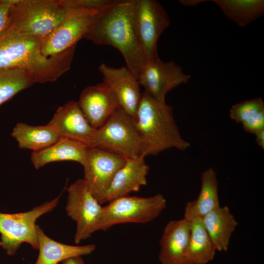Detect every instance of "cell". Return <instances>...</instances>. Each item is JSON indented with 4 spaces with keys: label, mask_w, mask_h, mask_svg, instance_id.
Wrapping results in <instances>:
<instances>
[{
    "label": "cell",
    "mask_w": 264,
    "mask_h": 264,
    "mask_svg": "<svg viewBox=\"0 0 264 264\" xmlns=\"http://www.w3.org/2000/svg\"><path fill=\"white\" fill-rule=\"evenodd\" d=\"M11 136L16 141L19 148L32 152L45 149L61 138L49 124L32 126L22 122L18 123L14 127Z\"/></svg>",
    "instance_id": "obj_22"
},
{
    "label": "cell",
    "mask_w": 264,
    "mask_h": 264,
    "mask_svg": "<svg viewBox=\"0 0 264 264\" xmlns=\"http://www.w3.org/2000/svg\"><path fill=\"white\" fill-rule=\"evenodd\" d=\"M61 137L68 138L92 147L96 130L87 120L77 102L69 101L58 108L48 123Z\"/></svg>",
    "instance_id": "obj_15"
},
{
    "label": "cell",
    "mask_w": 264,
    "mask_h": 264,
    "mask_svg": "<svg viewBox=\"0 0 264 264\" xmlns=\"http://www.w3.org/2000/svg\"><path fill=\"white\" fill-rule=\"evenodd\" d=\"M15 0H0V36L7 27L9 12Z\"/></svg>",
    "instance_id": "obj_28"
},
{
    "label": "cell",
    "mask_w": 264,
    "mask_h": 264,
    "mask_svg": "<svg viewBox=\"0 0 264 264\" xmlns=\"http://www.w3.org/2000/svg\"><path fill=\"white\" fill-rule=\"evenodd\" d=\"M99 70L103 82L113 91L120 108L135 119L142 93L137 79L126 66L115 68L103 63Z\"/></svg>",
    "instance_id": "obj_13"
},
{
    "label": "cell",
    "mask_w": 264,
    "mask_h": 264,
    "mask_svg": "<svg viewBox=\"0 0 264 264\" xmlns=\"http://www.w3.org/2000/svg\"><path fill=\"white\" fill-rule=\"evenodd\" d=\"M59 0H15L6 30L44 38L68 16Z\"/></svg>",
    "instance_id": "obj_4"
},
{
    "label": "cell",
    "mask_w": 264,
    "mask_h": 264,
    "mask_svg": "<svg viewBox=\"0 0 264 264\" xmlns=\"http://www.w3.org/2000/svg\"><path fill=\"white\" fill-rule=\"evenodd\" d=\"M224 14L240 27H244L264 13L263 0H213Z\"/></svg>",
    "instance_id": "obj_23"
},
{
    "label": "cell",
    "mask_w": 264,
    "mask_h": 264,
    "mask_svg": "<svg viewBox=\"0 0 264 264\" xmlns=\"http://www.w3.org/2000/svg\"><path fill=\"white\" fill-rule=\"evenodd\" d=\"M42 39L6 30L0 36V70H26L34 83L57 81L70 69L76 45L47 57L41 51Z\"/></svg>",
    "instance_id": "obj_1"
},
{
    "label": "cell",
    "mask_w": 264,
    "mask_h": 264,
    "mask_svg": "<svg viewBox=\"0 0 264 264\" xmlns=\"http://www.w3.org/2000/svg\"><path fill=\"white\" fill-rule=\"evenodd\" d=\"M188 257L191 264H207L214 259L216 249L205 228L202 219L191 221Z\"/></svg>",
    "instance_id": "obj_24"
},
{
    "label": "cell",
    "mask_w": 264,
    "mask_h": 264,
    "mask_svg": "<svg viewBox=\"0 0 264 264\" xmlns=\"http://www.w3.org/2000/svg\"><path fill=\"white\" fill-rule=\"evenodd\" d=\"M134 120L139 138V156L156 155L173 148L184 151L190 146L180 133L173 108L145 91Z\"/></svg>",
    "instance_id": "obj_3"
},
{
    "label": "cell",
    "mask_w": 264,
    "mask_h": 264,
    "mask_svg": "<svg viewBox=\"0 0 264 264\" xmlns=\"http://www.w3.org/2000/svg\"><path fill=\"white\" fill-rule=\"evenodd\" d=\"M77 103L88 121L96 130L120 108L115 94L104 82L84 88Z\"/></svg>",
    "instance_id": "obj_14"
},
{
    "label": "cell",
    "mask_w": 264,
    "mask_h": 264,
    "mask_svg": "<svg viewBox=\"0 0 264 264\" xmlns=\"http://www.w3.org/2000/svg\"><path fill=\"white\" fill-rule=\"evenodd\" d=\"M84 38L118 49L138 80L146 60L133 27L132 0H117L93 15Z\"/></svg>",
    "instance_id": "obj_2"
},
{
    "label": "cell",
    "mask_w": 264,
    "mask_h": 264,
    "mask_svg": "<svg viewBox=\"0 0 264 264\" xmlns=\"http://www.w3.org/2000/svg\"><path fill=\"white\" fill-rule=\"evenodd\" d=\"M191 76L173 61L164 62L159 56L146 62L138 81L145 91L155 99L165 102V96L171 90L183 83H187Z\"/></svg>",
    "instance_id": "obj_11"
},
{
    "label": "cell",
    "mask_w": 264,
    "mask_h": 264,
    "mask_svg": "<svg viewBox=\"0 0 264 264\" xmlns=\"http://www.w3.org/2000/svg\"><path fill=\"white\" fill-rule=\"evenodd\" d=\"M34 84L26 70L18 68L0 70V106Z\"/></svg>",
    "instance_id": "obj_26"
},
{
    "label": "cell",
    "mask_w": 264,
    "mask_h": 264,
    "mask_svg": "<svg viewBox=\"0 0 264 264\" xmlns=\"http://www.w3.org/2000/svg\"><path fill=\"white\" fill-rule=\"evenodd\" d=\"M144 158L138 156L127 159L115 174L101 204L137 192L142 186L146 185L149 167Z\"/></svg>",
    "instance_id": "obj_17"
},
{
    "label": "cell",
    "mask_w": 264,
    "mask_h": 264,
    "mask_svg": "<svg viewBox=\"0 0 264 264\" xmlns=\"http://www.w3.org/2000/svg\"><path fill=\"white\" fill-rule=\"evenodd\" d=\"M62 264H85V263L81 257H75L63 261Z\"/></svg>",
    "instance_id": "obj_30"
},
{
    "label": "cell",
    "mask_w": 264,
    "mask_h": 264,
    "mask_svg": "<svg viewBox=\"0 0 264 264\" xmlns=\"http://www.w3.org/2000/svg\"><path fill=\"white\" fill-rule=\"evenodd\" d=\"M66 210L76 223L74 241L78 244L99 230L104 206L88 190L83 179H78L67 189Z\"/></svg>",
    "instance_id": "obj_9"
},
{
    "label": "cell",
    "mask_w": 264,
    "mask_h": 264,
    "mask_svg": "<svg viewBox=\"0 0 264 264\" xmlns=\"http://www.w3.org/2000/svg\"></svg>",
    "instance_id": "obj_32"
},
{
    "label": "cell",
    "mask_w": 264,
    "mask_h": 264,
    "mask_svg": "<svg viewBox=\"0 0 264 264\" xmlns=\"http://www.w3.org/2000/svg\"><path fill=\"white\" fill-rule=\"evenodd\" d=\"M92 147L127 159L138 156L139 138L134 119L121 108H118L97 129Z\"/></svg>",
    "instance_id": "obj_7"
},
{
    "label": "cell",
    "mask_w": 264,
    "mask_h": 264,
    "mask_svg": "<svg viewBox=\"0 0 264 264\" xmlns=\"http://www.w3.org/2000/svg\"><path fill=\"white\" fill-rule=\"evenodd\" d=\"M61 195L27 212L0 213V246L7 255H15L23 243H27L33 249H38L36 221L56 207Z\"/></svg>",
    "instance_id": "obj_5"
},
{
    "label": "cell",
    "mask_w": 264,
    "mask_h": 264,
    "mask_svg": "<svg viewBox=\"0 0 264 264\" xmlns=\"http://www.w3.org/2000/svg\"><path fill=\"white\" fill-rule=\"evenodd\" d=\"M206 0H180L179 2L185 6H196L202 2Z\"/></svg>",
    "instance_id": "obj_31"
},
{
    "label": "cell",
    "mask_w": 264,
    "mask_h": 264,
    "mask_svg": "<svg viewBox=\"0 0 264 264\" xmlns=\"http://www.w3.org/2000/svg\"><path fill=\"white\" fill-rule=\"evenodd\" d=\"M134 31L146 62L158 56L157 43L170 21L163 6L155 0H132Z\"/></svg>",
    "instance_id": "obj_8"
},
{
    "label": "cell",
    "mask_w": 264,
    "mask_h": 264,
    "mask_svg": "<svg viewBox=\"0 0 264 264\" xmlns=\"http://www.w3.org/2000/svg\"><path fill=\"white\" fill-rule=\"evenodd\" d=\"M166 206L164 196L150 197L126 196L110 201L104 206L99 230L106 231L122 223H148L158 217Z\"/></svg>",
    "instance_id": "obj_6"
},
{
    "label": "cell",
    "mask_w": 264,
    "mask_h": 264,
    "mask_svg": "<svg viewBox=\"0 0 264 264\" xmlns=\"http://www.w3.org/2000/svg\"><path fill=\"white\" fill-rule=\"evenodd\" d=\"M256 142L263 149H264V129L258 131L255 134Z\"/></svg>",
    "instance_id": "obj_29"
},
{
    "label": "cell",
    "mask_w": 264,
    "mask_h": 264,
    "mask_svg": "<svg viewBox=\"0 0 264 264\" xmlns=\"http://www.w3.org/2000/svg\"><path fill=\"white\" fill-rule=\"evenodd\" d=\"M127 158L95 147H89L84 164L83 180L89 191L100 204L117 171Z\"/></svg>",
    "instance_id": "obj_10"
},
{
    "label": "cell",
    "mask_w": 264,
    "mask_h": 264,
    "mask_svg": "<svg viewBox=\"0 0 264 264\" xmlns=\"http://www.w3.org/2000/svg\"><path fill=\"white\" fill-rule=\"evenodd\" d=\"M117 0H59L67 8L81 9L99 12L116 2Z\"/></svg>",
    "instance_id": "obj_27"
},
{
    "label": "cell",
    "mask_w": 264,
    "mask_h": 264,
    "mask_svg": "<svg viewBox=\"0 0 264 264\" xmlns=\"http://www.w3.org/2000/svg\"><path fill=\"white\" fill-rule=\"evenodd\" d=\"M205 228L218 251L228 249L230 239L238 222L227 206H219L202 218Z\"/></svg>",
    "instance_id": "obj_21"
},
{
    "label": "cell",
    "mask_w": 264,
    "mask_h": 264,
    "mask_svg": "<svg viewBox=\"0 0 264 264\" xmlns=\"http://www.w3.org/2000/svg\"><path fill=\"white\" fill-rule=\"evenodd\" d=\"M89 147L80 142L61 137L42 150L32 152L31 161L36 169L54 162L72 161L83 165Z\"/></svg>",
    "instance_id": "obj_18"
},
{
    "label": "cell",
    "mask_w": 264,
    "mask_h": 264,
    "mask_svg": "<svg viewBox=\"0 0 264 264\" xmlns=\"http://www.w3.org/2000/svg\"><path fill=\"white\" fill-rule=\"evenodd\" d=\"M39 255L35 264H59L75 257L89 255L96 248L94 244L75 246L55 241L46 236L37 225Z\"/></svg>",
    "instance_id": "obj_19"
},
{
    "label": "cell",
    "mask_w": 264,
    "mask_h": 264,
    "mask_svg": "<svg viewBox=\"0 0 264 264\" xmlns=\"http://www.w3.org/2000/svg\"><path fill=\"white\" fill-rule=\"evenodd\" d=\"M230 118L241 124L247 132L255 134L264 129V103L261 97L245 100L233 105Z\"/></svg>",
    "instance_id": "obj_25"
},
{
    "label": "cell",
    "mask_w": 264,
    "mask_h": 264,
    "mask_svg": "<svg viewBox=\"0 0 264 264\" xmlns=\"http://www.w3.org/2000/svg\"><path fill=\"white\" fill-rule=\"evenodd\" d=\"M68 17L42 41L41 51L45 57L60 54L77 44L88 32L91 16L97 12L68 8Z\"/></svg>",
    "instance_id": "obj_12"
},
{
    "label": "cell",
    "mask_w": 264,
    "mask_h": 264,
    "mask_svg": "<svg viewBox=\"0 0 264 264\" xmlns=\"http://www.w3.org/2000/svg\"><path fill=\"white\" fill-rule=\"evenodd\" d=\"M191 222L185 219L169 221L159 241L161 264H191L188 257Z\"/></svg>",
    "instance_id": "obj_16"
},
{
    "label": "cell",
    "mask_w": 264,
    "mask_h": 264,
    "mask_svg": "<svg viewBox=\"0 0 264 264\" xmlns=\"http://www.w3.org/2000/svg\"><path fill=\"white\" fill-rule=\"evenodd\" d=\"M201 186L197 199L187 202L184 219L191 221L197 218L202 219L219 206L218 182L216 171L212 168L204 171L201 176Z\"/></svg>",
    "instance_id": "obj_20"
}]
</instances>
